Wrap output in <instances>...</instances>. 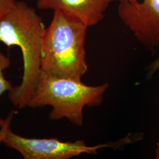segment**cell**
Masks as SVG:
<instances>
[{
  "label": "cell",
  "mask_w": 159,
  "mask_h": 159,
  "mask_svg": "<svg viewBox=\"0 0 159 159\" xmlns=\"http://www.w3.org/2000/svg\"><path fill=\"white\" fill-rule=\"evenodd\" d=\"M14 111H12L11 113L10 114L8 115V116L7 117V119H5V123L2 127V131H1V133L0 134V144L2 143L3 141V138L4 137L5 135V133H6V131L8 127H10V125L11 124V122L12 119L14 116Z\"/></svg>",
  "instance_id": "9c48e42d"
},
{
  "label": "cell",
  "mask_w": 159,
  "mask_h": 159,
  "mask_svg": "<svg viewBox=\"0 0 159 159\" xmlns=\"http://www.w3.org/2000/svg\"><path fill=\"white\" fill-rule=\"evenodd\" d=\"M45 30L35 9L23 1H16L0 21V42L9 47L18 46L23 55L22 81L9 93L10 101L18 108L28 106L38 84Z\"/></svg>",
  "instance_id": "6da1fadb"
},
{
  "label": "cell",
  "mask_w": 159,
  "mask_h": 159,
  "mask_svg": "<svg viewBox=\"0 0 159 159\" xmlns=\"http://www.w3.org/2000/svg\"><path fill=\"white\" fill-rule=\"evenodd\" d=\"M110 0H37L41 10L60 11L75 17L89 27L96 25L104 18Z\"/></svg>",
  "instance_id": "8992f818"
},
{
  "label": "cell",
  "mask_w": 159,
  "mask_h": 159,
  "mask_svg": "<svg viewBox=\"0 0 159 159\" xmlns=\"http://www.w3.org/2000/svg\"><path fill=\"white\" fill-rule=\"evenodd\" d=\"M16 2L15 0H0V21L11 10Z\"/></svg>",
  "instance_id": "ba28073f"
},
{
  "label": "cell",
  "mask_w": 159,
  "mask_h": 159,
  "mask_svg": "<svg viewBox=\"0 0 159 159\" xmlns=\"http://www.w3.org/2000/svg\"><path fill=\"white\" fill-rule=\"evenodd\" d=\"M120 18L142 45L154 51L159 46V0H120Z\"/></svg>",
  "instance_id": "5b68a950"
},
{
  "label": "cell",
  "mask_w": 159,
  "mask_h": 159,
  "mask_svg": "<svg viewBox=\"0 0 159 159\" xmlns=\"http://www.w3.org/2000/svg\"><path fill=\"white\" fill-rule=\"evenodd\" d=\"M133 137L127 136L114 143L89 146L83 140L62 142L57 139H34L19 136L8 127L2 143L18 152L25 159H68L83 154H96L104 148H119L133 142Z\"/></svg>",
  "instance_id": "277c9868"
},
{
  "label": "cell",
  "mask_w": 159,
  "mask_h": 159,
  "mask_svg": "<svg viewBox=\"0 0 159 159\" xmlns=\"http://www.w3.org/2000/svg\"><path fill=\"white\" fill-rule=\"evenodd\" d=\"M5 123V120L1 119H0V134L1 133V131H2V127Z\"/></svg>",
  "instance_id": "7c38bea8"
},
{
  "label": "cell",
  "mask_w": 159,
  "mask_h": 159,
  "mask_svg": "<svg viewBox=\"0 0 159 159\" xmlns=\"http://www.w3.org/2000/svg\"><path fill=\"white\" fill-rule=\"evenodd\" d=\"M108 87L107 83L87 85L81 80L54 77L41 71L28 106H50L52 107L51 120L66 119L81 126L83 124L84 108L100 106Z\"/></svg>",
  "instance_id": "3957f363"
},
{
  "label": "cell",
  "mask_w": 159,
  "mask_h": 159,
  "mask_svg": "<svg viewBox=\"0 0 159 159\" xmlns=\"http://www.w3.org/2000/svg\"><path fill=\"white\" fill-rule=\"evenodd\" d=\"M10 64V58L0 51V97L7 91H11L13 89L11 83L6 79L4 74V70L9 68Z\"/></svg>",
  "instance_id": "52a82bcc"
},
{
  "label": "cell",
  "mask_w": 159,
  "mask_h": 159,
  "mask_svg": "<svg viewBox=\"0 0 159 159\" xmlns=\"http://www.w3.org/2000/svg\"><path fill=\"white\" fill-rule=\"evenodd\" d=\"M87 28L76 18L55 11L43 37L41 71L54 77L81 80L88 70Z\"/></svg>",
  "instance_id": "7a4b0ae2"
},
{
  "label": "cell",
  "mask_w": 159,
  "mask_h": 159,
  "mask_svg": "<svg viewBox=\"0 0 159 159\" xmlns=\"http://www.w3.org/2000/svg\"><path fill=\"white\" fill-rule=\"evenodd\" d=\"M116 1V0H110V1L111 2V1ZM119 1H120V0H119ZM130 1H133V0H130Z\"/></svg>",
  "instance_id": "4fadbf2b"
},
{
  "label": "cell",
  "mask_w": 159,
  "mask_h": 159,
  "mask_svg": "<svg viewBox=\"0 0 159 159\" xmlns=\"http://www.w3.org/2000/svg\"><path fill=\"white\" fill-rule=\"evenodd\" d=\"M159 68V57L151 63L148 67V77L151 78Z\"/></svg>",
  "instance_id": "30bf717a"
},
{
  "label": "cell",
  "mask_w": 159,
  "mask_h": 159,
  "mask_svg": "<svg viewBox=\"0 0 159 159\" xmlns=\"http://www.w3.org/2000/svg\"><path fill=\"white\" fill-rule=\"evenodd\" d=\"M155 154H156V157L155 158L156 159H159V142L157 143Z\"/></svg>",
  "instance_id": "8fae6325"
}]
</instances>
